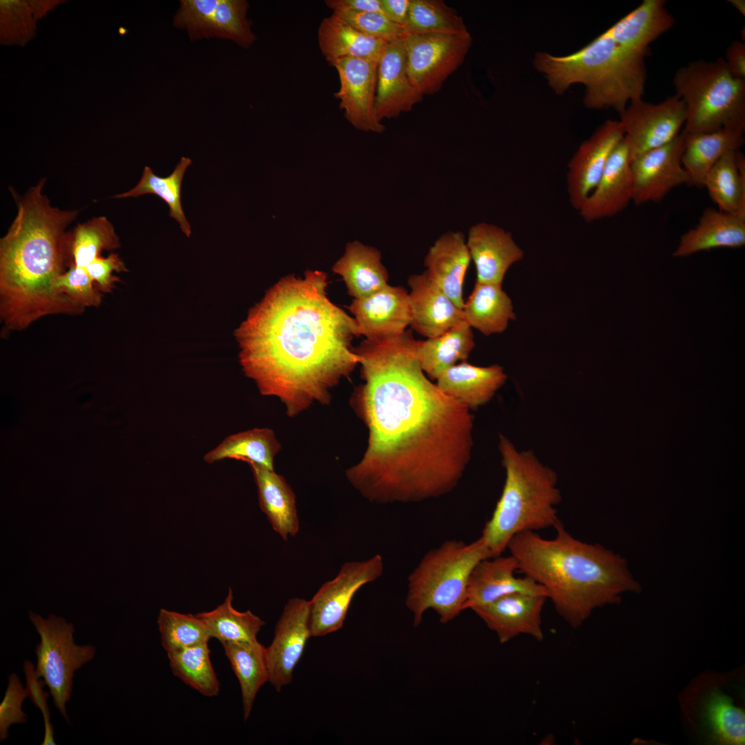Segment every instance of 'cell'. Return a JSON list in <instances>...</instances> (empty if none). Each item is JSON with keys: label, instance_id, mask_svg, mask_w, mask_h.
Segmentation results:
<instances>
[{"label": "cell", "instance_id": "cell-2", "mask_svg": "<svg viewBox=\"0 0 745 745\" xmlns=\"http://www.w3.org/2000/svg\"><path fill=\"white\" fill-rule=\"evenodd\" d=\"M328 276L307 270L280 279L235 331L245 375L264 396L278 398L295 417L328 404L332 389L359 364L354 317L330 301Z\"/></svg>", "mask_w": 745, "mask_h": 745}, {"label": "cell", "instance_id": "cell-10", "mask_svg": "<svg viewBox=\"0 0 745 745\" xmlns=\"http://www.w3.org/2000/svg\"><path fill=\"white\" fill-rule=\"evenodd\" d=\"M404 41L408 77L423 96L441 88L462 63L472 44L470 33L408 34Z\"/></svg>", "mask_w": 745, "mask_h": 745}, {"label": "cell", "instance_id": "cell-6", "mask_svg": "<svg viewBox=\"0 0 745 745\" xmlns=\"http://www.w3.org/2000/svg\"><path fill=\"white\" fill-rule=\"evenodd\" d=\"M498 448L505 470L502 492L481 535L493 557L501 555L522 532L554 527L562 495L557 476L531 450H519L504 435Z\"/></svg>", "mask_w": 745, "mask_h": 745}, {"label": "cell", "instance_id": "cell-13", "mask_svg": "<svg viewBox=\"0 0 745 745\" xmlns=\"http://www.w3.org/2000/svg\"><path fill=\"white\" fill-rule=\"evenodd\" d=\"M684 137L683 130L670 142L630 161L632 201L635 205L660 201L673 188L688 186V177L682 163Z\"/></svg>", "mask_w": 745, "mask_h": 745}, {"label": "cell", "instance_id": "cell-52", "mask_svg": "<svg viewBox=\"0 0 745 745\" xmlns=\"http://www.w3.org/2000/svg\"><path fill=\"white\" fill-rule=\"evenodd\" d=\"M325 3L332 12H379L384 14L381 0H326Z\"/></svg>", "mask_w": 745, "mask_h": 745}, {"label": "cell", "instance_id": "cell-30", "mask_svg": "<svg viewBox=\"0 0 745 745\" xmlns=\"http://www.w3.org/2000/svg\"><path fill=\"white\" fill-rule=\"evenodd\" d=\"M317 39L320 51L329 63L344 58L379 61L388 43L363 33L335 13L322 19Z\"/></svg>", "mask_w": 745, "mask_h": 745}, {"label": "cell", "instance_id": "cell-49", "mask_svg": "<svg viewBox=\"0 0 745 745\" xmlns=\"http://www.w3.org/2000/svg\"><path fill=\"white\" fill-rule=\"evenodd\" d=\"M28 697L26 688L18 675L13 673L8 676V683L3 699L0 704V741L8 736L9 727L14 724H23L27 715L22 710V703Z\"/></svg>", "mask_w": 745, "mask_h": 745}, {"label": "cell", "instance_id": "cell-27", "mask_svg": "<svg viewBox=\"0 0 745 745\" xmlns=\"http://www.w3.org/2000/svg\"><path fill=\"white\" fill-rule=\"evenodd\" d=\"M249 466L257 485L260 508L273 530L284 541L295 537L299 530V519L292 488L274 470L257 464Z\"/></svg>", "mask_w": 745, "mask_h": 745}, {"label": "cell", "instance_id": "cell-18", "mask_svg": "<svg viewBox=\"0 0 745 745\" xmlns=\"http://www.w3.org/2000/svg\"><path fill=\"white\" fill-rule=\"evenodd\" d=\"M517 570V562L511 555L479 562L469 576L463 610H473L514 593L548 598L545 588L533 579L517 577L515 573Z\"/></svg>", "mask_w": 745, "mask_h": 745}, {"label": "cell", "instance_id": "cell-54", "mask_svg": "<svg viewBox=\"0 0 745 745\" xmlns=\"http://www.w3.org/2000/svg\"><path fill=\"white\" fill-rule=\"evenodd\" d=\"M384 14L406 29L410 0H381Z\"/></svg>", "mask_w": 745, "mask_h": 745}, {"label": "cell", "instance_id": "cell-39", "mask_svg": "<svg viewBox=\"0 0 745 745\" xmlns=\"http://www.w3.org/2000/svg\"><path fill=\"white\" fill-rule=\"evenodd\" d=\"M119 246V238L111 222L104 216L94 217L78 224L68 233V266L86 268L103 250Z\"/></svg>", "mask_w": 745, "mask_h": 745}, {"label": "cell", "instance_id": "cell-50", "mask_svg": "<svg viewBox=\"0 0 745 745\" xmlns=\"http://www.w3.org/2000/svg\"><path fill=\"white\" fill-rule=\"evenodd\" d=\"M23 672L26 679V691L28 697L30 698L36 708L42 713L44 722V738L42 745H55L54 739V728L50 722V713L47 703L49 693L43 690L46 685L43 680H39L36 672L35 666L32 662L26 661L23 664Z\"/></svg>", "mask_w": 745, "mask_h": 745}, {"label": "cell", "instance_id": "cell-16", "mask_svg": "<svg viewBox=\"0 0 745 745\" xmlns=\"http://www.w3.org/2000/svg\"><path fill=\"white\" fill-rule=\"evenodd\" d=\"M619 121L607 120L584 141L568 163L567 192L578 210L598 183L613 150L624 139Z\"/></svg>", "mask_w": 745, "mask_h": 745}, {"label": "cell", "instance_id": "cell-45", "mask_svg": "<svg viewBox=\"0 0 745 745\" xmlns=\"http://www.w3.org/2000/svg\"><path fill=\"white\" fill-rule=\"evenodd\" d=\"M52 5V1H1L3 41L19 43L30 39L38 16H42Z\"/></svg>", "mask_w": 745, "mask_h": 745}, {"label": "cell", "instance_id": "cell-38", "mask_svg": "<svg viewBox=\"0 0 745 745\" xmlns=\"http://www.w3.org/2000/svg\"><path fill=\"white\" fill-rule=\"evenodd\" d=\"M233 595L230 588L225 601L215 609L196 615L207 626L211 638L221 644L249 642L257 640L261 627L265 625L257 615L248 610L241 612L232 606Z\"/></svg>", "mask_w": 745, "mask_h": 745}, {"label": "cell", "instance_id": "cell-47", "mask_svg": "<svg viewBox=\"0 0 745 745\" xmlns=\"http://www.w3.org/2000/svg\"><path fill=\"white\" fill-rule=\"evenodd\" d=\"M219 0H182L174 26L185 29L192 41L210 38V23Z\"/></svg>", "mask_w": 745, "mask_h": 745}, {"label": "cell", "instance_id": "cell-20", "mask_svg": "<svg viewBox=\"0 0 745 745\" xmlns=\"http://www.w3.org/2000/svg\"><path fill=\"white\" fill-rule=\"evenodd\" d=\"M466 241L479 283L502 285L509 268L524 255L511 233L493 223L474 224Z\"/></svg>", "mask_w": 745, "mask_h": 745}, {"label": "cell", "instance_id": "cell-23", "mask_svg": "<svg viewBox=\"0 0 745 745\" xmlns=\"http://www.w3.org/2000/svg\"><path fill=\"white\" fill-rule=\"evenodd\" d=\"M408 300L410 324L427 338L437 337L464 321L463 311L426 273L411 275Z\"/></svg>", "mask_w": 745, "mask_h": 745}, {"label": "cell", "instance_id": "cell-33", "mask_svg": "<svg viewBox=\"0 0 745 745\" xmlns=\"http://www.w3.org/2000/svg\"><path fill=\"white\" fill-rule=\"evenodd\" d=\"M475 346L473 328L464 320L437 337L417 340L416 354L424 373L436 380L457 361H466Z\"/></svg>", "mask_w": 745, "mask_h": 745}, {"label": "cell", "instance_id": "cell-53", "mask_svg": "<svg viewBox=\"0 0 745 745\" xmlns=\"http://www.w3.org/2000/svg\"><path fill=\"white\" fill-rule=\"evenodd\" d=\"M725 62L730 72L745 80V43L735 41L726 48Z\"/></svg>", "mask_w": 745, "mask_h": 745}, {"label": "cell", "instance_id": "cell-36", "mask_svg": "<svg viewBox=\"0 0 745 745\" xmlns=\"http://www.w3.org/2000/svg\"><path fill=\"white\" fill-rule=\"evenodd\" d=\"M241 688L244 719L252 711L260 688L268 682L266 648L258 640L221 644Z\"/></svg>", "mask_w": 745, "mask_h": 745}, {"label": "cell", "instance_id": "cell-15", "mask_svg": "<svg viewBox=\"0 0 745 745\" xmlns=\"http://www.w3.org/2000/svg\"><path fill=\"white\" fill-rule=\"evenodd\" d=\"M309 601L295 597L288 600L266 648L268 682L277 691L292 682V673L311 637Z\"/></svg>", "mask_w": 745, "mask_h": 745}, {"label": "cell", "instance_id": "cell-51", "mask_svg": "<svg viewBox=\"0 0 745 745\" xmlns=\"http://www.w3.org/2000/svg\"><path fill=\"white\" fill-rule=\"evenodd\" d=\"M86 270L97 284V288L103 293L111 292L115 284L120 281L119 278L113 274L114 272L128 271L124 262L117 254L113 252L106 257H98Z\"/></svg>", "mask_w": 745, "mask_h": 745}, {"label": "cell", "instance_id": "cell-12", "mask_svg": "<svg viewBox=\"0 0 745 745\" xmlns=\"http://www.w3.org/2000/svg\"><path fill=\"white\" fill-rule=\"evenodd\" d=\"M686 117L685 104L675 95L659 103L642 99L630 101L620 113L619 120L624 128L630 161L672 141L679 133Z\"/></svg>", "mask_w": 745, "mask_h": 745}, {"label": "cell", "instance_id": "cell-42", "mask_svg": "<svg viewBox=\"0 0 745 745\" xmlns=\"http://www.w3.org/2000/svg\"><path fill=\"white\" fill-rule=\"evenodd\" d=\"M406 30L408 34L470 33L463 18L441 0H410Z\"/></svg>", "mask_w": 745, "mask_h": 745}, {"label": "cell", "instance_id": "cell-3", "mask_svg": "<svg viewBox=\"0 0 745 745\" xmlns=\"http://www.w3.org/2000/svg\"><path fill=\"white\" fill-rule=\"evenodd\" d=\"M45 179L19 198L17 213L0 239V317L21 331L48 315H78L85 309L57 289L68 266L66 228L78 215L51 206Z\"/></svg>", "mask_w": 745, "mask_h": 745}, {"label": "cell", "instance_id": "cell-11", "mask_svg": "<svg viewBox=\"0 0 745 745\" xmlns=\"http://www.w3.org/2000/svg\"><path fill=\"white\" fill-rule=\"evenodd\" d=\"M383 571L384 561L379 554L344 563L337 576L325 582L309 601L311 637H321L340 629L356 593L379 578Z\"/></svg>", "mask_w": 745, "mask_h": 745}, {"label": "cell", "instance_id": "cell-55", "mask_svg": "<svg viewBox=\"0 0 745 745\" xmlns=\"http://www.w3.org/2000/svg\"><path fill=\"white\" fill-rule=\"evenodd\" d=\"M730 3L737 10L742 14L745 15V1L744 0H730Z\"/></svg>", "mask_w": 745, "mask_h": 745}, {"label": "cell", "instance_id": "cell-26", "mask_svg": "<svg viewBox=\"0 0 745 745\" xmlns=\"http://www.w3.org/2000/svg\"><path fill=\"white\" fill-rule=\"evenodd\" d=\"M745 244V217L708 208L697 224L684 233L673 255L684 257L717 248H737Z\"/></svg>", "mask_w": 745, "mask_h": 745}, {"label": "cell", "instance_id": "cell-1", "mask_svg": "<svg viewBox=\"0 0 745 745\" xmlns=\"http://www.w3.org/2000/svg\"><path fill=\"white\" fill-rule=\"evenodd\" d=\"M410 331L355 348L364 383L351 404L368 432L350 484L376 504L417 503L451 493L469 464L473 416L424 373Z\"/></svg>", "mask_w": 745, "mask_h": 745}, {"label": "cell", "instance_id": "cell-25", "mask_svg": "<svg viewBox=\"0 0 745 745\" xmlns=\"http://www.w3.org/2000/svg\"><path fill=\"white\" fill-rule=\"evenodd\" d=\"M506 380L507 375L499 364L478 366L461 361L441 374L436 384L470 410L489 402Z\"/></svg>", "mask_w": 745, "mask_h": 745}, {"label": "cell", "instance_id": "cell-22", "mask_svg": "<svg viewBox=\"0 0 745 745\" xmlns=\"http://www.w3.org/2000/svg\"><path fill=\"white\" fill-rule=\"evenodd\" d=\"M546 596L514 593L472 610L494 631L501 644L519 635H527L541 642L542 612Z\"/></svg>", "mask_w": 745, "mask_h": 745}, {"label": "cell", "instance_id": "cell-35", "mask_svg": "<svg viewBox=\"0 0 745 745\" xmlns=\"http://www.w3.org/2000/svg\"><path fill=\"white\" fill-rule=\"evenodd\" d=\"M705 187L718 209L745 217V158L740 150L724 155L707 174Z\"/></svg>", "mask_w": 745, "mask_h": 745}, {"label": "cell", "instance_id": "cell-29", "mask_svg": "<svg viewBox=\"0 0 745 745\" xmlns=\"http://www.w3.org/2000/svg\"><path fill=\"white\" fill-rule=\"evenodd\" d=\"M684 133L682 163L688 177V186L698 188L703 187L707 174L724 155L739 150L744 143V130L739 129Z\"/></svg>", "mask_w": 745, "mask_h": 745}, {"label": "cell", "instance_id": "cell-40", "mask_svg": "<svg viewBox=\"0 0 745 745\" xmlns=\"http://www.w3.org/2000/svg\"><path fill=\"white\" fill-rule=\"evenodd\" d=\"M191 162L190 159L181 157L174 171L166 177L157 176L150 167L146 166L139 183L131 190L115 197H137L146 194L159 196L168 204L170 216L179 223L183 232L189 237L191 228L182 208L181 188L184 173Z\"/></svg>", "mask_w": 745, "mask_h": 745}, {"label": "cell", "instance_id": "cell-7", "mask_svg": "<svg viewBox=\"0 0 745 745\" xmlns=\"http://www.w3.org/2000/svg\"><path fill=\"white\" fill-rule=\"evenodd\" d=\"M493 557L479 537L466 544L448 539L426 552L408 576L406 606L413 624H421L424 613L433 610L440 622L448 623L463 611L469 576L481 560Z\"/></svg>", "mask_w": 745, "mask_h": 745}, {"label": "cell", "instance_id": "cell-5", "mask_svg": "<svg viewBox=\"0 0 745 745\" xmlns=\"http://www.w3.org/2000/svg\"><path fill=\"white\" fill-rule=\"evenodd\" d=\"M647 54L622 46L604 32L570 54L538 52L533 65L557 94L582 84L587 108H613L621 113L628 102L642 98Z\"/></svg>", "mask_w": 745, "mask_h": 745}, {"label": "cell", "instance_id": "cell-48", "mask_svg": "<svg viewBox=\"0 0 745 745\" xmlns=\"http://www.w3.org/2000/svg\"><path fill=\"white\" fill-rule=\"evenodd\" d=\"M351 26L370 37L391 41L404 38L406 30L379 12H333Z\"/></svg>", "mask_w": 745, "mask_h": 745}, {"label": "cell", "instance_id": "cell-21", "mask_svg": "<svg viewBox=\"0 0 745 745\" xmlns=\"http://www.w3.org/2000/svg\"><path fill=\"white\" fill-rule=\"evenodd\" d=\"M627 145L623 139L611 153L596 186L577 210L587 223L610 217L633 200V183Z\"/></svg>", "mask_w": 745, "mask_h": 745}, {"label": "cell", "instance_id": "cell-44", "mask_svg": "<svg viewBox=\"0 0 745 745\" xmlns=\"http://www.w3.org/2000/svg\"><path fill=\"white\" fill-rule=\"evenodd\" d=\"M248 7L245 0H219L210 23V37L229 39L245 48L250 47L256 36L248 18Z\"/></svg>", "mask_w": 745, "mask_h": 745}, {"label": "cell", "instance_id": "cell-24", "mask_svg": "<svg viewBox=\"0 0 745 745\" xmlns=\"http://www.w3.org/2000/svg\"><path fill=\"white\" fill-rule=\"evenodd\" d=\"M470 261L466 237L460 231L442 234L424 257L426 273L461 309L463 286Z\"/></svg>", "mask_w": 745, "mask_h": 745}, {"label": "cell", "instance_id": "cell-28", "mask_svg": "<svg viewBox=\"0 0 745 745\" xmlns=\"http://www.w3.org/2000/svg\"><path fill=\"white\" fill-rule=\"evenodd\" d=\"M341 276L354 299L369 296L388 285V273L381 262V252L359 241L346 244L344 255L332 268Z\"/></svg>", "mask_w": 745, "mask_h": 745}, {"label": "cell", "instance_id": "cell-31", "mask_svg": "<svg viewBox=\"0 0 745 745\" xmlns=\"http://www.w3.org/2000/svg\"><path fill=\"white\" fill-rule=\"evenodd\" d=\"M674 24L664 0H644L605 31L623 46L647 53L649 45Z\"/></svg>", "mask_w": 745, "mask_h": 745}, {"label": "cell", "instance_id": "cell-37", "mask_svg": "<svg viewBox=\"0 0 745 745\" xmlns=\"http://www.w3.org/2000/svg\"><path fill=\"white\" fill-rule=\"evenodd\" d=\"M700 717L714 742L730 745L744 744V711L720 688L713 687L705 695L702 701Z\"/></svg>", "mask_w": 745, "mask_h": 745}, {"label": "cell", "instance_id": "cell-43", "mask_svg": "<svg viewBox=\"0 0 745 745\" xmlns=\"http://www.w3.org/2000/svg\"><path fill=\"white\" fill-rule=\"evenodd\" d=\"M157 624L161 644L167 653L208 642L211 638L207 626L196 615L183 614L162 608Z\"/></svg>", "mask_w": 745, "mask_h": 745}, {"label": "cell", "instance_id": "cell-17", "mask_svg": "<svg viewBox=\"0 0 745 745\" xmlns=\"http://www.w3.org/2000/svg\"><path fill=\"white\" fill-rule=\"evenodd\" d=\"M348 309L360 335L370 341L397 337L410 324L408 292L401 286L388 284L369 296L353 299Z\"/></svg>", "mask_w": 745, "mask_h": 745}, {"label": "cell", "instance_id": "cell-14", "mask_svg": "<svg viewBox=\"0 0 745 745\" xmlns=\"http://www.w3.org/2000/svg\"><path fill=\"white\" fill-rule=\"evenodd\" d=\"M377 61L344 58L330 64L336 69L339 88L335 97L339 101L347 121L356 129L381 133L385 127L376 116Z\"/></svg>", "mask_w": 745, "mask_h": 745}, {"label": "cell", "instance_id": "cell-8", "mask_svg": "<svg viewBox=\"0 0 745 745\" xmlns=\"http://www.w3.org/2000/svg\"><path fill=\"white\" fill-rule=\"evenodd\" d=\"M673 82L685 104L686 133L745 130V80L730 72L724 59L691 62L677 70Z\"/></svg>", "mask_w": 745, "mask_h": 745}, {"label": "cell", "instance_id": "cell-41", "mask_svg": "<svg viewBox=\"0 0 745 745\" xmlns=\"http://www.w3.org/2000/svg\"><path fill=\"white\" fill-rule=\"evenodd\" d=\"M208 642L167 653L172 673L206 697L219 692V682L212 667Z\"/></svg>", "mask_w": 745, "mask_h": 745}, {"label": "cell", "instance_id": "cell-19", "mask_svg": "<svg viewBox=\"0 0 745 745\" xmlns=\"http://www.w3.org/2000/svg\"><path fill=\"white\" fill-rule=\"evenodd\" d=\"M404 38L389 41L378 62L375 112L380 122L410 111L424 97L408 77Z\"/></svg>", "mask_w": 745, "mask_h": 745}, {"label": "cell", "instance_id": "cell-32", "mask_svg": "<svg viewBox=\"0 0 745 745\" xmlns=\"http://www.w3.org/2000/svg\"><path fill=\"white\" fill-rule=\"evenodd\" d=\"M462 311L464 320L485 336L504 332L516 319L510 297L497 284L475 281Z\"/></svg>", "mask_w": 745, "mask_h": 745}, {"label": "cell", "instance_id": "cell-34", "mask_svg": "<svg viewBox=\"0 0 745 745\" xmlns=\"http://www.w3.org/2000/svg\"><path fill=\"white\" fill-rule=\"evenodd\" d=\"M281 448L273 430L255 428L226 437L207 452L203 459L209 464L226 459H235L274 470V459Z\"/></svg>", "mask_w": 745, "mask_h": 745}, {"label": "cell", "instance_id": "cell-46", "mask_svg": "<svg viewBox=\"0 0 745 745\" xmlns=\"http://www.w3.org/2000/svg\"><path fill=\"white\" fill-rule=\"evenodd\" d=\"M57 279V290L73 304L83 309L98 307L102 302V292L94 286V282L86 268L74 265Z\"/></svg>", "mask_w": 745, "mask_h": 745}, {"label": "cell", "instance_id": "cell-9", "mask_svg": "<svg viewBox=\"0 0 745 745\" xmlns=\"http://www.w3.org/2000/svg\"><path fill=\"white\" fill-rule=\"evenodd\" d=\"M29 618L40 637L35 650L36 674L43 678L54 706L68 722L66 705L71 697L74 674L93 659L96 648L76 644L74 628L63 617L50 615L45 619L30 612Z\"/></svg>", "mask_w": 745, "mask_h": 745}, {"label": "cell", "instance_id": "cell-4", "mask_svg": "<svg viewBox=\"0 0 745 745\" xmlns=\"http://www.w3.org/2000/svg\"><path fill=\"white\" fill-rule=\"evenodd\" d=\"M554 528L553 539L524 531L515 535L507 548L517 562V571L545 588L570 626H580L597 608L618 604L624 593L641 591L624 557L575 538L561 521Z\"/></svg>", "mask_w": 745, "mask_h": 745}]
</instances>
